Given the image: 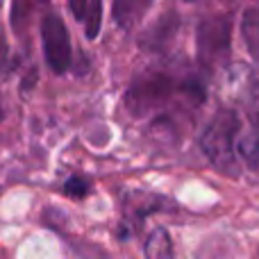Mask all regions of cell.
<instances>
[{
  "label": "cell",
  "mask_w": 259,
  "mask_h": 259,
  "mask_svg": "<svg viewBox=\"0 0 259 259\" xmlns=\"http://www.w3.org/2000/svg\"><path fill=\"white\" fill-rule=\"evenodd\" d=\"M175 98L198 107L205 100V84L196 75L175 77L166 71H146L134 77L125 91V109L134 118H143L164 109Z\"/></svg>",
  "instance_id": "cell-1"
},
{
  "label": "cell",
  "mask_w": 259,
  "mask_h": 259,
  "mask_svg": "<svg viewBox=\"0 0 259 259\" xmlns=\"http://www.w3.org/2000/svg\"><path fill=\"white\" fill-rule=\"evenodd\" d=\"M241 127V118L234 109H221L209 125L205 127L200 137V148L207 155V159L228 175H237V155H234V143Z\"/></svg>",
  "instance_id": "cell-2"
},
{
  "label": "cell",
  "mask_w": 259,
  "mask_h": 259,
  "mask_svg": "<svg viewBox=\"0 0 259 259\" xmlns=\"http://www.w3.org/2000/svg\"><path fill=\"white\" fill-rule=\"evenodd\" d=\"M230 34H232V16L230 14L202 18L196 32L198 62L207 68L223 64L230 55V39H232Z\"/></svg>",
  "instance_id": "cell-3"
},
{
  "label": "cell",
  "mask_w": 259,
  "mask_h": 259,
  "mask_svg": "<svg viewBox=\"0 0 259 259\" xmlns=\"http://www.w3.org/2000/svg\"><path fill=\"white\" fill-rule=\"evenodd\" d=\"M41 41H44V53L50 71L57 73V75H64L73 62V46L59 14L53 12L44 16V21H41Z\"/></svg>",
  "instance_id": "cell-4"
},
{
  "label": "cell",
  "mask_w": 259,
  "mask_h": 259,
  "mask_svg": "<svg viewBox=\"0 0 259 259\" xmlns=\"http://www.w3.org/2000/svg\"><path fill=\"white\" fill-rule=\"evenodd\" d=\"M243 107L248 112V125L239 137V152L252 166H259V64L252 68L250 87L243 98Z\"/></svg>",
  "instance_id": "cell-5"
},
{
  "label": "cell",
  "mask_w": 259,
  "mask_h": 259,
  "mask_svg": "<svg viewBox=\"0 0 259 259\" xmlns=\"http://www.w3.org/2000/svg\"><path fill=\"white\" fill-rule=\"evenodd\" d=\"M180 27V16L175 12H168L164 16H159V21H155L141 36V48L146 50H161L170 39L175 36Z\"/></svg>",
  "instance_id": "cell-6"
},
{
  "label": "cell",
  "mask_w": 259,
  "mask_h": 259,
  "mask_svg": "<svg viewBox=\"0 0 259 259\" xmlns=\"http://www.w3.org/2000/svg\"><path fill=\"white\" fill-rule=\"evenodd\" d=\"M148 7H150V3H143V0H116L112 7L114 12V21H116V25L121 27V30H130V27H134L139 21L143 18V14L148 12Z\"/></svg>",
  "instance_id": "cell-7"
},
{
  "label": "cell",
  "mask_w": 259,
  "mask_h": 259,
  "mask_svg": "<svg viewBox=\"0 0 259 259\" xmlns=\"http://www.w3.org/2000/svg\"><path fill=\"white\" fill-rule=\"evenodd\" d=\"M143 250H146V259H175L173 243H170V237L164 228L152 230L150 237L143 243Z\"/></svg>",
  "instance_id": "cell-8"
},
{
  "label": "cell",
  "mask_w": 259,
  "mask_h": 259,
  "mask_svg": "<svg viewBox=\"0 0 259 259\" xmlns=\"http://www.w3.org/2000/svg\"><path fill=\"white\" fill-rule=\"evenodd\" d=\"M241 32L252 59L259 64V7H248L241 18Z\"/></svg>",
  "instance_id": "cell-9"
},
{
  "label": "cell",
  "mask_w": 259,
  "mask_h": 259,
  "mask_svg": "<svg viewBox=\"0 0 259 259\" xmlns=\"http://www.w3.org/2000/svg\"><path fill=\"white\" fill-rule=\"evenodd\" d=\"M82 23H84V36L89 41H94L100 32V25H103V3L100 0H91Z\"/></svg>",
  "instance_id": "cell-10"
},
{
  "label": "cell",
  "mask_w": 259,
  "mask_h": 259,
  "mask_svg": "<svg viewBox=\"0 0 259 259\" xmlns=\"http://www.w3.org/2000/svg\"><path fill=\"white\" fill-rule=\"evenodd\" d=\"M89 191H91V180L82 178V175H71V178L64 182V193H66L68 198H73V200L87 198Z\"/></svg>",
  "instance_id": "cell-11"
},
{
  "label": "cell",
  "mask_w": 259,
  "mask_h": 259,
  "mask_svg": "<svg viewBox=\"0 0 259 259\" xmlns=\"http://www.w3.org/2000/svg\"><path fill=\"white\" fill-rule=\"evenodd\" d=\"M34 9V5L32 3H21V0H16V3L12 5V27L16 32H23V27H25V21H27V14Z\"/></svg>",
  "instance_id": "cell-12"
},
{
  "label": "cell",
  "mask_w": 259,
  "mask_h": 259,
  "mask_svg": "<svg viewBox=\"0 0 259 259\" xmlns=\"http://www.w3.org/2000/svg\"><path fill=\"white\" fill-rule=\"evenodd\" d=\"M68 9H71L73 16L82 23L87 16V9H89V0H71V3H68Z\"/></svg>",
  "instance_id": "cell-13"
},
{
  "label": "cell",
  "mask_w": 259,
  "mask_h": 259,
  "mask_svg": "<svg viewBox=\"0 0 259 259\" xmlns=\"http://www.w3.org/2000/svg\"><path fill=\"white\" fill-rule=\"evenodd\" d=\"M7 64H9V46H7L3 30H0V73L7 68Z\"/></svg>",
  "instance_id": "cell-14"
},
{
  "label": "cell",
  "mask_w": 259,
  "mask_h": 259,
  "mask_svg": "<svg viewBox=\"0 0 259 259\" xmlns=\"http://www.w3.org/2000/svg\"><path fill=\"white\" fill-rule=\"evenodd\" d=\"M5 118V107H3V98H0V121Z\"/></svg>",
  "instance_id": "cell-15"
}]
</instances>
